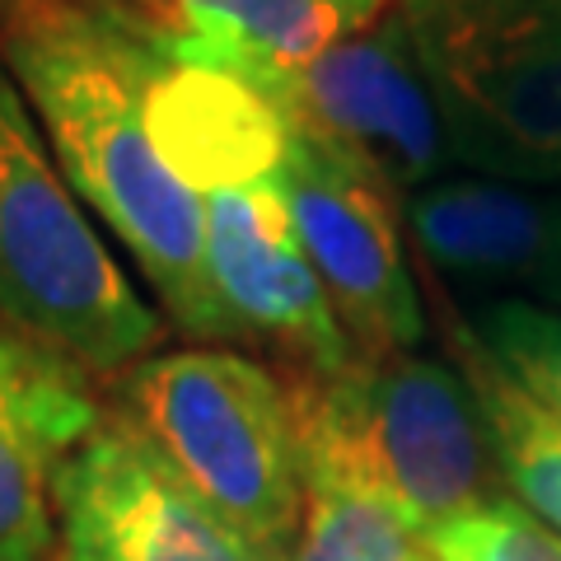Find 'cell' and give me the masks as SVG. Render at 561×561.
<instances>
[{
	"instance_id": "obj_7",
	"label": "cell",
	"mask_w": 561,
	"mask_h": 561,
	"mask_svg": "<svg viewBox=\"0 0 561 561\" xmlns=\"http://www.w3.org/2000/svg\"><path fill=\"white\" fill-rule=\"evenodd\" d=\"M51 501L66 561H262L113 408L70 449Z\"/></svg>"
},
{
	"instance_id": "obj_17",
	"label": "cell",
	"mask_w": 561,
	"mask_h": 561,
	"mask_svg": "<svg viewBox=\"0 0 561 561\" xmlns=\"http://www.w3.org/2000/svg\"><path fill=\"white\" fill-rule=\"evenodd\" d=\"M416 542L431 561H561V534L505 491L435 524Z\"/></svg>"
},
{
	"instance_id": "obj_8",
	"label": "cell",
	"mask_w": 561,
	"mask_h": 561,
	"mask_svg": "<svg viewBox=\"0 0 561 561\" xmlns=\"http://www.w3.org/2000/svg\"><path fill=\"white\" fill-rule=\"evenodd\" d=\"M295 230L360 360L398 356L426 342V305L402 257L398 202L313 140H286L280 164Z\"/></svg>"
},
{
	"instance_id": "obj_5",
	"label": "cell",
	"mask_w": 561,
	"mask_h": 561,
	"mask_svg": "<svg viewBox=\"0 0 561 561\" xmlns=\"http://www.w3.org/2000/svg\"><path fill=\"white\" fill-rule=\"evenodd\" d=\"M393 20L454 160L486 179L561 183V0H398Z\"/></svg>"
},
{
	"instance_id": "obj_1",
	"label": "cell",
	"mask_w": 561,
	"mask_h": 561,
	"mask_svg": "<svg viewBox=\"0 0 561 561\" xmlns=\"http://www.w3.org/2000/svg\"><path fill=\"white\" fill-rule=\"evenodd\" d=\"M0 61L43 127L61 179L197 342H234L206 272L202 197L146 127L154 28L127 0H20L0 14Z\"/></svg>"
},
{
	"instance_id": "obj_18",
	"label": "cell",
	"mask_w": 561,
	"mask_h": 561,
	"mask_svg": "<svg viewBox=\"0 0 561 561\" xmlns=\"http://www.w3.org/2000/svg\"><path fill=\"white\" fill-rule=\"evenodd\" d=\"M14 5H20V0H0V14H5V10H14Z\"/></svg>"
},
{
	"instance_id": "obj_3",
	"label": "cell",
	"mask_w": 561,
	"mask_h": 561,
	"mask_svg": "<svg viewBox=\"0 0 561 561\" xmlns=\"http://www.w3.org/2000/svg\"><path fill=\"white\" fill-rule=\"evenodd\" d=\"M113 412L127 416L262 561H295L305 459L280 365L220 342L150 351L117 375Z\"/></svg>"
},
{
	"instance_id": "obj_15",
	"label": "cell",
	"mask_w": 561,
	"mask_h": 561,
	"mask_svg": "<svg viewBox=\"0 0 561 561\" xmlns=\"http://www.w3.org/2000/svg\"><path fill=\"white\" fill-rule=\"evenodd\" d=\"M295 561H421L416 534L356 486L309 478Z\"/></svg>"
},
{
	"instance_id": "obj_16",
	"label": "cell",
	"mask_w": 561,
	"mask_h": 561,
	"mask_svg": "<svg viewBox=\"0 0 561 561\" xmlns=\"http://www.w3.org/2000/svg\"><path fill=\"white\" fill-rule=\"evenodd\" d=\"M468 332L491 360L561 426V309L534 300H486L468 313Z\"/></svg>"
},
{
	"instance_id": "obj_13",
	"label": "cell",
	"mask_w": 561,
	"mask_h": 561,
	"mask_svg": "<svg viewBox=\"0 0 561 561\" xmlns=\"http://www.w3.org/2000/svg\"><path fill=\"white\" fill-rule=\"evenodd\" d=\"M169 47L234 70H300L370 33L398 0H127Z\"/></svg>"
},
{
	"instance_id": "obj_2",
	"label": "cell",
	"mask_w": 561,
	"mask_h": 561,
	"mask_svg": "<svg viewBox=\"0 0 561 561\" xmlns=\"http://www.w3.org/2000/svg\"><path fill=\"white\" fill-rule=\"evenodd\" d=\"M280 375L290 389L305 482L356 486L389 505L416 538L501 496L486 421L459 365L398 351L337 375Z\"/></svg>"
},
{
	"instance_id": "obj_11",
	"label": "cell",
	"mask_w": 561,
	"mask_h": 561,
	"mask_svg": "<svg viewBox=\"0 0 561 561\" xmlns=\"http://www.w3.org/2000/svg\"><path fill=\"white\" fill-rule=\"evenodd\" d=\"M99 416L90 370L0 323V561H51V486Z\"/></svg>"
},
{
	"instance_id": "obj_12",
	"label": "cell",
	"mask_w": 561,
	"mask_h": 561,
	"mask_svg": "<svg viewBox=\"0 0 561 561\" xmlns=\"http://www.w3.org/2000/svg\"><path fill=\"white\" fill-rule=\"evenodd\" d=\"M146 127L160 160L197 197L276 179L286 164V122L234 70L169 47L154 33L146 76Z\"/></svg>"
},
{
	"instance_id": "obj_9",
	"label": "cell",
	"mask_w": 561,
	"mask_h": 561,
	"mask_svg": "<svg viewBox=\"0 0 561 561\" xmlns=\"http://www.w3.org/2000/svg\"><path fill=\"white\" fill-rule=\"evenodd\" d=\"M206 272L234 328V342H257L280 356V370L337 375L360 356L295 230L286 187L276 179L202 197Z\"/></svg>"
},
{
	"instance_id": "obj_4",
	"label": "cell",
	"mask_w": 561,
	"mask_h": 561,
	"mask_svg": "<svg viewBox=\"0 0 561 561\" xmlns=\"http://www.w3.org/2000/svg\"><path fill=\"white\" fill-rule=\"evenodd\" d=\"M0 323L90 375H122L160 346V313L61 179L43 127L0 61Z\"/></svg>"
},
{
	"instance_id": "obj_6",
	"label": "cell",
	"mask_w": 561,
	"mask_h": 561,
	"mask_svg": "<svg viewBox=\"0 0 561 561\" xmlns=\"http://www.w3.org/2000/svg\"><path fill=\"white\" fill-rule=\"evenodd\" d=\"M249 84L272 103L286 131L313 140L402 202L459 164L426 76L389 14L370 33L323 51L300 70H262Z\"/></svg>"
},
{
	"instance_id": "obj_14",
	"label": "cell",
	"mask_w": 561,
	"mask_h": 561,
	"mask_svg": "<svg viewBox=\"0 0 561 561\" xmlns=\"http://www.w3.org/2000/svg\"><path fill=\"white\" fill-rule=\"evenodd\" d=\"M454 351H459V370L482 408L501 482L511 486L524 511L561 534V426L542 416L534 398L491 360V351H482L468 323H454Z\"/></svg>"
},
{
	"instance_id": "obj_10",
	"label": "cell",
	"mask_w": 561,
	"mask_h": 561,
	"mask_svg": "<svg viewBox=\"0 0 561 561\" xmlns=\"http://www.w3.org/2000/svg\"><path fill=\"white\" fill-rule=\"evenodd\" d=\"M416 253L459 290L561 309V197L534 183L445 173L402 202Z\"/></svg>"
},
{
	"instance_id": "obj_19",
	"label": "cell",
	"mask_w": 561,
	"mask_h": 561,
	"mask_svg": "<svg viewBox=\"0 0 561 561\" xmlns=\"http://www.w3.org/2000/svg\"><path fill=\"white\" fill-rule=\"evenodd\" d=\"M421 561H431V557H421Z\"/></svg>"
}]
</instances>
